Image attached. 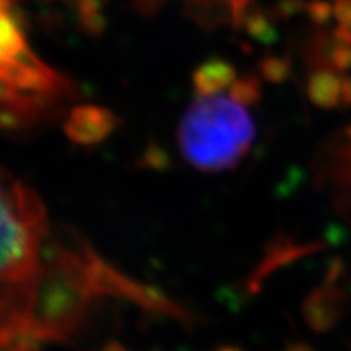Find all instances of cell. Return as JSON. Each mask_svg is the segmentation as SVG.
Masks as SVG:
<instances>
[{"mask_svg": "<svg viewBox=\"0 0 351 351\" xmlns=\"http://www.w3.org/2000/svg\"><path fill=\"white\" fill-rule=\"evenodd\" d=\"M254 138L256 124L247 106L225 95L197 96L178 132L182 156L205 173L236 168L247 156Z\"/></svg>", "mask_w": 351, "mask_h": 351, "instance_id": "cell-1", "label": "cell"}, {"mask_svg": "<svg viewBox=\"0 0 351 351\" xmlns=\"http://www.w3.org/2000/svg\"><path fill=\"white\" fill-rule=\"evenodd\" d=\"M44 238L46 218L38 197L0 171V285L33 282Z\"/></svg>", "mask_w": 351, "mask_h": 351, "instance_id": "cell-2", "label": "cell"}, {"mask_svg": "<svg viewBox=\"0 0 351 351\" xmlns=\"http://www.w3.org/2000/svg\"><path fill=\"white\" fill-rule=\"evenodd\" d=\"M117 124L116 116L108 109L86 104L77 106L70 112L65 132L73 142L96 143L106 138Z\"/></svg>", "mask_w": 351, "mask_h": 351, "instance_id": "cell-3", "label": "cell"}, {"mask_svg": "<svg viewBox=\"0 0 351 351\" xmlns=\"http://www.w3.org/2000/svg\"><path fill=\"white\" fill-rule=\"evenodd\" d=\"M345 291L339 288L326 287L313 291L304 304V315L309 326L317 332H327L337 326L346 309Z\"/></svg>", "mask_w": 351, "mask_h": 351, "instance_id": "cell-4", "label": "cell"}, {"mask_svg": "<svg viewBox=\"0 0 351 351\" xmlns=\"http://www.w3.org/2000/svg\"><path fill=\"white\" fill-rule=\"evenodd\" d=\"M236 80L238 73L234 65L223 59L207 60L195 69L192 77L197 96L221 95L225 90H230Z\"/></svg>", "mask_w": 351, "mask_h": 351, "instance_id": "cell-5", "label": "cell"}, {"mask_svg": "<svg viewBox=\"0 0 351 351\" xmlns=\"http://www.w3.org/2000/svg\"><path fill=\"white\" fill-rule=\"evenodd\" d=\"M333 156L326 169L327 181L335 189L337 212L351 223V148H341Z\"/></svg>", "mask_w": 351, "mask_h": 351, "instance_id": "cell-6", "label": "cell"}, {"mask_svg": "<svg viewBox=\"0 0 351 351\" xmlns=\"http://www.w3.org/2000/svg\"><path fill=\"white\" fill-rule=\"evenodd\" d=\"M341 93H343V82L332 70H317L307 82V95L317 108H337L341 101Z\"/></svg>", "mask_w": 351, "mask_h": 351, "instance_id": "cell-7", "label": "cell"}, {"mask_svg": "<svg viewBox=\"0 0 351 351\" xmlns=\"http://www.w3.org/2000/svg\"><path fill=\"white\" fill-rule=\"evenodd\" d=\"M78 19L90 36H99L108 26L104 15V0H78Z\"/></svg>", "mask_w": 351, "mask_h": 351, "instance_id": "cell-8", "label": "cell"}, {"mask_svg": "<svg viewBox=\"0 0 351 351\" xmlns=\"http://www.w3.org/2000/svg\"><path fill=\"white\" fill-rule=\"evenodd\" d=\"M243 26L249 36L261 44H265V46L274 44L276 38H278L271 20L262 12H247V15H245L243 21Z\"/></svg>", "mask_w": 351, "mask_h": 351, "instance_id": "cell-9", "label": "cell"}, {"mask_svg": "<svg viewBox=\"0 0 351 351\" xmlns=\"http://www.w3.org/2000/svg\"><path fill=\"white\" fill-rule=\"evenodd\" d=\"M230 96L232 99L238 101V103L244 104V106H252V104L261 101V80L252 75L238 78V80L234 82V85L230 88Z\"/></svg>", "mask_w": 351, "mask_h": 351, "instance_id": "cell-10", "label": "cell"}, {"mask_svg": "<svg viewBox=\"0 0 351 351\" xmlns=\"http://www.w3.org/2000/svg\"><path fill=\"white\" fill-rule=\"evenodd\" d=\"M261 69L262 78H265L270 83H282L289 77L291 72V64L285 57H276V56H267L263 57L258 64Z\"/></svg>", "mask_w": 351, "mask_h": 351, "instance_id": "cell-11", "label": "cell"}, {"mask_svg": "<svg viewBox=\"0 0 351 351\" xmlns=\"http://www.w3.org/2000/svg\"><path fill=\"white\" fill-rule=\"evenodd\" d=\"M307 13H309L311 20H313L314 23L324 25L328 19H330L333 10L327 2H322V0H314L313 3H309V5H307Z\"/></svg>", "mask_w": 351, "mask_h": 351, "instance_id": "cell-12", "label": "cell"}, {"mask_svg": "<svg viewBox=\"0 0 351 351\" xmlns=\"http://www.w3.org/2000/svg\"><path fill=\"white\" fill-rule=\"evenodd\" d=\"M343 43V41H341ZM332 62L337 69L345 70L351 67V47L348 46V43L340 44L337 49H333L332 52Z\"/></svg>", "mask_w": 351, "mask_h": 351, "instance_id": "cell-13", "label": "cell"}, {"mask_svg": "<svg viewBox=\"0 0 351 351\" xmlns=\"http://www.w3.org/2000/svg\"><path fill=\"white\" fill-rule=\"evenodd\" d=\"M228 7L232 15V21L236 26H243V21L249 12V3L251 0H226Z\"/></svg>", "mask_w": 351, "mask_h": 351, "instance_id": "cell-14", "label": "cell"}, {"mask_svg": "<svg viewBox=\"0 0 351 351\" xmlns=\"http://www.w3.org/2000/svg\"><path fill=\"white\" fill-rule=\"evenodd\" d=\"M302 3L300 0H280L278 5H276V13L283 19H289V16L296 15L301 10Z\"/></svg>", "mask_w": 351, "mask_h": 351, "instance_id": "cell-15", "label": "cell"}, {"mask_svg": "<svg viewBox=\"0 0 351 351\" xmlns=\"http://www.w3.org/2000/svg\"><path fill=\"white\" fill-rule=\"evenodd\" d=\"M343 270H345V262L341 261V258H333L330 265H328V270L326 275V283L328 287H332V285L340 278L341 274H343Z\"/></svg>", "mask_w": 351, "mask_h": 351, "instance_id": "cell-16", "label": "cell"}, {"mask_svg": "<svg viewBox=\"0 0 351 351\" xmlns=\"http://www.w3.org/2000/svg\"><path fill=\"white\" fill-rule=\"evenodd\" d=\"M348 231H345L343 228H340V226H330L328 228V231H327V239H328V243L330 244H333V245H340V244H343L346 239H348Z\"/></svg>", "mask_w": 351, "mask_h": 351, "instance_id": "cell-17", "label": "cell"}, {"mask_svg": "<svg viewBox=\"0 0 351 351\" xmlns=\"http://www.w3.org/2000/svg\"><path fill=\"white\" fill-rule=\"evenodd\" d=\"M341 103L351 106V80H350V78L343 80V93H341Z\"/></svg>", "mask_w": 351, "mask_h": 351, "instance_id": "cell-18", "label": "cell"}, {"mask_svg": "<svg viewBox=\"0 0 351 351\" xmlns=\"http://www.w3.org/2000/svg\"><path fill=\"white\" fill-rule=\"evenodd\" d=\"M8 12H10V8H8L7 0H0V19H2V16L5 15V13H8Z\"/></svg>", "mask_w": 351, "mask_h": 351, "instance_id": "cell-19", "label": "cell"}, {"mask_svg": "<svg viewBox=\"0 0 351 351\" xmlns=\"http://www.w3.org/2000/svg\"><path fill=\"white\" fill-rule=\"evenodd\" d=\"M289 351H313L309 348V346H306V345H296L295 348H291Z\"/></svg>", "mask_w": 351, "mask_h": 351, "instance_id": "cell-20", "label": "cell"}, {"mask_svg": "<svg viewBox=\"0 0 351 351\" xmlns=\"http://www.w3.org/2000/svg\"><path fill=\"white\" fill-rule=\"evenodd\" d=\"M346 135H348L350 142H351V127H348V130H346Z\"/></svg>", "mask_w": 351, "mask_h": 351, "instance_id": "cell-21", "label": "cell"}, {"mask_svg": "<svg viewBox=\"0 0 351 351\" xmlns=\"http://www.w3.org/2000/svg\"><path fill=\"white\" fill-rule=\"evenodd\" d=\"M348 289H350V293H351V280H350V283H348Z\"/></svg>", "mask_w": 351, "mask_h": 351, "instance_id": "cell-22", "label": "cell"}]
</instances>
